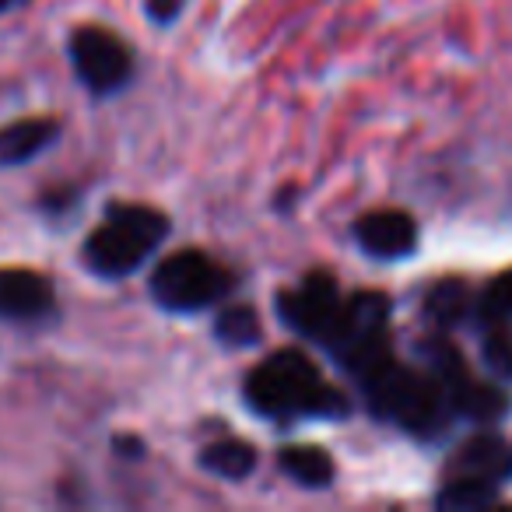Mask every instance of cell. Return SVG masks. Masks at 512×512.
<instances>
[{
	"instance_id": "1",
	"label": "cell",
	"mask_w": 512,
	"mask_h": 512,
	"mask_svg": "<svg viewBox=\"0 0 512 512\" xmlns=\"http://www.w3.org/2000/svg\"><path fill=\"white\" fill-rule=\"evenodd\" d=\"M246 400L253 411L267 418L295 421V418H337L348 411L344 393L334 390L320 376L302 351H274L271 358L256 365L246 379Z\"/></svg>"
},
{
	"instance_id": "2",
	"label": "cell",
	"mask_w": 512,
	"mask_h": 512,
	"mask_svg": "<svg viewBox=\"0 0 512 512\" xmlns=\"http://www.w3.org/2000/svg\"><path fill=\"white\" fill-rule=\"evenodd\" d=\"M169 235V218L148 204H113L106 221L88 235L85 264L99 278H127Z\"/></svg>"
},
{
	"instance_id": "3",
	"label": "cell",
	"mask_w": 512,
	"mask_h": 512,
	"mask_svg": "<svg viewBox=\"0 0 512 512\" xmlns=\"http://www.w3.org/2000/svg\"><path fill=\"white\" fill-rule=\"evenodd\" d=\"M232 288V274L200 249H179L165 256L151 274V295L169 313H200L221 302Z\"/></svg>"
},
{
	"instance_id": "4",
	"label": "cell",
	"mask_w": 512,
	"mask_h": 512,
	"mask_svg": "<svg viewBox=\"0 0 512 512\" xmlns=\"http://www.w3.org/2000/svg\"><path fill=\"white\" fill-rule=\"evenodd\" d=\"M71 64L92 95H116L134 78V53L116 32L85 25L71 36Z\"/></svg>"
},
{
	"instance_id": "5",
	"label": "cell",
	"mask_w": 512,
	"mask_h": 512,
	"mask_svg": "<svg viewBox=\"0 0 512 512\" xmlns=\"http://www.w3.org/2000/svg\"><path fill=\"white\" fill-rule=\"evenodd\" d=\"M344 299L337 281L330 274L316 271L302 281L299 288L285 292L278 299L281 309V320L295 330L299 337H309V341H320L327 348L334 341L337 327H341V316H344Z\"/></svg>"
},
{
	"instance_id": "6",
	"label": "cell",
	"mask_w": 512,
	"mask_h": 512,
	"mask_svg": "<svg viewBox=\"0 0 512 512\" xmlns=\"http://www.w3.org/2000/svg\"><path fill=\"white\" fill-rule=\"evenodd\" d=\"M53 285L36 271L25 267H4L0 271V320L32 323L53 313Z\"/></svg>"
},
{
	"instance_id": "7",
	"label": "cell",
	"mask_w": 512,
	"mask_h": 512,
	"mask_svg": "<svg viewBox=\"0 0 512 512\" xmlns=\"http://www.w3.org/2000/svg\"><path fill=\"white\" fill-rule=\"evenodd\" d=\"M358 246L379 260H400L418 246V225L407 211H372L355 225Z\"/></svg>"
},
{
	"instance_id": "8",
	"label": "cell",
	"mask_w": 512,
	"mask_h": 512,
	"mask_svg": "<svg viewBox=\"0 0 512 512\" xmlns=\"http://www.w3.org/2000/svg\"><path fill=\"white\" fill-rule=\"evenodd\" d=\"M449 477H477V481H491L502 488L505 477H512V449L505 446V439L498 435H474L470 442H463L460 453L453 456Z\"/></svg>"
},
{
	"instance_id": "9",
	"label": "cell",
	"mask_w": 512,
	"mask_h": 512,
	"mask_svg": "<svg viewBox=\"0 0 512 512\" xmlns=\"http://www.w3.org/2000/svg\"><path fill=\"white\" fill-rule=\"evenodd\" d=\"M57 137H60V123L50 120V116H29V120L8 123V127L0 130V169L32 162Z\"/></svg>"
},
{
	"instance_id": "10",
	"label": "cell",
	"mask_w": 512,
	"mask_h": 512,
	"mask_svg": "<svg viewBox=\"0 0 512 512\" xmlns=\"http://www.w3.org/2000/svg\"><path fill=\"white\" fill-rule=\"evenodd\" d=\"M200 467L214 477H225V481H242L256 467V449L239 439L211 442L207 449H200Z\"/></svg>"
},
{
	"instance_id": "11",
	"label": "cell",
	"mask_w": 512,
	"mask_h": 512,
	"mask_svg": "<svg viewBox=\"0 0 512 512\" xmlns=\"http://www.w3.org/2000/svg\"><path fill=\"white\" fill-rule=\"evenodd\" d=\"M281 470L306 488H323L334 481V460L320 446H288L281 449Z\"/></svg>"
},
{
	"instance_id": "12",
	"label": "cell",
	"mask_w": 512,
	"mask_h": 512,
	"mask_svg": "<svg viewBox=\"0 0 512 512\" xmlns=\"http://www.w3.org/2000/svg\"><path fill=\"white\" fill-rule=\"evenodd\" d=\"M495 502H498V484L477 481V477H449L442 484L439 498H435L439 509H456V512L484 509V505H495Z\"/></svg>"
},
{
	"instance_id": "13",
	"label": "cell",
	"mask_w": 512,
	"mask_h": 512,
	"mask_svg": "<svg viewBox=\"0 0 512 512\" xmlns=\"http://www.w3.org/2000/svg\"><path fill=\"white\" fill-rule=\"evenodd\" d=\"M470 309H474V299H470L467 285H460V281H442V285H435L425 302V313L432 316L439 327H456V323H463L470 316Z\"/></svg>"
},
{
	"instance_id": "14",
	"label": "cell",
	"mask_w": 512,
	"mask_h": 512,
	"mask_svg": "<svg viewBox=\"0 0 512 512\" xmlns=\"http://www.w3.org/2000/svg\"><path fill=\"white\" fill-rule=\"evenodd\" d=\"M214 334L228 348H249V344L260 341V316L249 306H228L214 320Z\"/></svg>"
},
{
	"instance_id": "15",
	"label": "cell",
	"mask_w": 512,
	"mask_h": 512,
	"mask_svg": "<svg viewBox=\"0 0 512 512\" xmlns=\"http://www.w3.org/2000/svg\"><path fill=\"white\" fill-rule=\"evenodd\" d=\"M484 365L495 376L512 379V334L502 327V320L488 323V334H484Z\"/></svg>"
},
{
	"instance_id": "16",
	"label": "cell",
	"mask_w": 512,
	"mask_h": 512,
	"mask_svg": "<svg viewBox=\"0 0 512 512\" xmlns=\"http://www.w3.org/2000/svg\"><path fill=\"white\" fill-rule=\"evenodd\" d=\"M477 313L484 316V320H512V271L498 274L495 281L488 285V292L481 295V302H477Z\"/></svg>"
},
{
	"instance_id": "17",
	"label": "cell",
	"mask_w": 512,
	"mask_h": 512,
	"mask_svg": "<svg viewBox=\"0 0 512 512\" xmlns=\"http://www.w3.org/2000/svg\"><path fill=\"white\" fill-rule=\"evenodd\" d=\"M179 8H183V0H148V15L158 25H169L172 18H179Z\"/></svg>"
},
{
	"instance_id": "18",
	"label": "cell",
	"mask_w": 512,
	"mask_h": 512,
	"mask_svg": "<svg viewBox=\"0 0 512 512\" xmlns=\"http://www.w3.org/2000/svg\"><path fill=\"white\" fill-rule=\"evenodd\" d=\"M15 8V0H0V15H4V11H11Z\"/></svg>"
}]
</instances>
